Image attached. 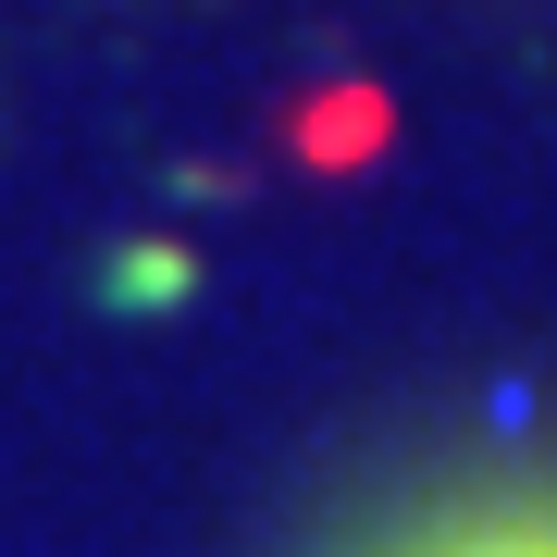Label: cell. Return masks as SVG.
<instances>
[{
    "label": "cell",
    "instance_id": "1",
    "mask_svg": "<svg viewBox=\"0 0 557 557\" xmlns=\"http://www.w3.org/2000/svg\"><path fill=\"white\" fill-rule=\"evenodd\" d=\"M372 557H557V496H483V508H446L421 533L372 545Z\"/></svg>",
    "mask_w": 557,
    "mask_h": 557
}]
</instances>
